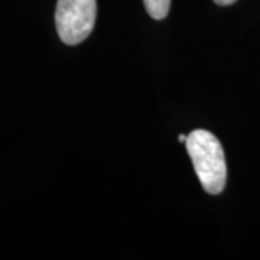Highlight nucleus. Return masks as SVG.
<instances>
[{
    "mask_svg": "<svg viewBox=\"0 0 260 260\" xmlns=\"http://www.w3.org/2000/svg\"><path fill=\"white\" fill-rule=\"evenodd\" d=\"M186 150L197 177L208 194H221L227 181V165L220 140L208 130L198 129L186 136Z\"/></svg>",
    "mask_w": 260,
    "mask_h": 260,
    "instance_id": "1",
    "label": "nucleus"
},
{
    "mask_svg": "<svg viewBox=\"0 0 260 260\" xmlns=\"http://www.w3.org/2000/svg\"><path fill=\"white\" fill-rule=\"evenodd\" d=\"M217 5H220V6H229V5H233L234 2H237V0H214Z\"/></svg>",
    "mask_w": 260,
    "mask_h": 260,
    "instance_id": "4",
    "label": "nucleus"
},
{
    "mask_svg": "<svg viewBox=\"0 0 260 260\" xmlns=\"http://www.w3.org/2000/svg\"><path fill=\"white\" fill-rule=\"evenodd\" d=\"M97 16L95 0H58L55 25L61 41L77 45L93 32Z\"/></svg>",
    "mask_w": 260,
    "mask_h": 260,
    "instance_id": "2",
    "label": "nucleus"
},
{
    "mask_svg": "<svg viewBox=\"0 0 260 260\" xmlns=\"http://www.w3.org/2000/svg\"><path fill=\"white\" fill-rule=\"evenodd\" d=\"M143 3L148 10L149 16L156 20L167 18L169 8H171V0H143Z\"/></svg>",
    "mask_w": 260,
    "mask_h": 260,
    "instance_id": "3",
    "label": "nucleus"
},
{
    "mask_svg": "<svg viewBox=\"0 0 260 260\" xmlns=\"http://www.w3.org/2000/svg\"><path fill=\"white\" fill-rule=\"evenodd\" d=\"M178 140H179L181 143H185V142H186V136H185V135H179V136H178Z\"/></svg>",
    "mask_w": 260,
    "mask_h": 260,
    "instance_id": "5",
    "label": "nucleus"
}]
</instances>
